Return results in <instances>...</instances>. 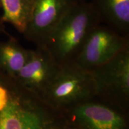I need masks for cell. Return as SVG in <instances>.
I'll list each match as a JSON object with an SVG mask.
<instances>
[{
    "label": "cell",
    "instance_id": "cell-1",
    "mask_svg": "<svg viewBox=\"0 0 129 129\" xmlns=\"http://www.w3.org/2000/svg\"><path fill=\"white\" fill-rule=\"evenodd\" d=\"M63 117L0 72V129H58Z\"/></svg>",
    "mask_w": 129,
    "mask_h": 129
},
{
    "label": "cell",
    "instance_id": "cell-2",
    "mask_svg": "<svg viewBox=\"0 0 129 129\" xmlns=\"http://www.w3.org/2000/svg\"><path fill=\"white\" fill-rule=\"evenodd\" d=\"M100 23L90 1H77L51 32L45 47L60 66L74 62L90 32Z\"/></svg>",
    "mask_w": 129,
    "mask_h": 129
},
{
    "label": "cell",
    "instance_id": "cell-3",
    "mask_svg": "<svg viewBox=\"0 0 129 129\" xmlns=\"http://www.w3.org/2000/svg\"><path fill=\"white\" fill-rule=\"evenodd\" d=\"M94 98L95 85L91 71L75 62L60 66L41 96L50 108L59 112Z\"/></svg>",
    "mask_w": 129,
    "mask_h": 129
},
{
    "label": "cell",
    "instance_id": "cell-4",
    "mask_svg": "<svg viewBox=\"0 0 129 129\" xmlns=\"http://www.w3.org/2000/svg\"><path fill=\"white\" fill-rule=\"evenodd\" d=\"M91 72L95 98L128 113L129 46Z\"/></svg>",
    "mask_w": 129,
    "mask_h": 129
},
{
    "label": "cell",
    "instance_id": "cell-5",
    "mask_svg": "<svg viewBox=\"0 0 129 129\" xmlns=\"http://www.w3.org/2000/svg\"><path fill=\"white\" fill-rule=\"evenodd\" d=\"M60 113L79 129H128V113L96 98Z\"/></svg>",
    "mask_w": 129,
    "mask_h": 129
},
{
    "label": "cell",
    "instance_id": "cell-6",
    "mask_svg": "<svg viewBox=\"0 0 129 129\" xmlns=\"http://www.w3.org/2000/svg\"><path fill=\"white\" fill-rule=\"evenodd\" d=\"M128 46V37L100 23L90 32L74 62L91 71L109 62Z\"/></svg>",
    "mask_w": 129,
    "mask_h": 129
},
{
    "label": "cell",
    "instance_id": "cell-7",
    "mask_svg": "<svg viewBox=\"0 0 129 129\" xmlns=\"http://www.w3.org/2000/svg\"><path fill=\"white\" fill-rule=\"evenodd\" d=\"M77 0H36L29 23L23 34L36 45L45 47L48 37Z\"/></svg>",
    "mask_w": 129,
    "mask_h": 129
},
{
    "label": "cell",
    "instance_id": "cell-8",
    "mask_svg": "<svg viewBox=\"0 0 129 129\" xmlns=\"http://www.w3.org/2000/svg\"><path fill=\"white\" fill-rule=\"evenodd\" d=\"M60 68L46 47L37 46L35 50H29L28 60L14 78L23 87L41 98Z\"/></svg>",
    "mask_w": 129,
    "mask_h": 129
},
{
    "label": "cell",
    "instance_id": "cell-9",
    "mask_svg": "<svg viewBox=\"0 0 129 129\" xmlns=\"http://www.w3.org/2000/svg\"><path fill=\"white\" fill-rule=\"evenodd\" d=\"M104 22L122 36L129 35V0H89Z\"/></svg>",
    "mask_w": 129,
    "mask_h": 129
},
{
    "label": "cell",
    "instance_id": "cell-10",
    "mask_svg": "<svg viewBox=\"0 0 129 129\" xmlns=\"http://www.w3.org/2000/svg\"><path fill=\"white\" fill-rule=\"evenodd\" d=\"M4 11L3 21L24 34L31 19L36 0H0Z\"/></svg>",
    "mask_w": 129,
    "mask_h": 129
},
{
    "label": "cell",
    "instance_id": "cell-11",
    "mask_svg": "<svg viewBox=\"0 0 129 129\" xmlns=\"http://www.w3.org/2000/svg\"><path fill=\"white\" fill-rule=\"evenodd\" d=\"M29 50L17 42L9 41L0 44V72L16 77L28 60Z\"/></svg>",
    "mask_w": 129,
    "mask_h": 129
},
{
    "label": "cell",
    "instance_id": "cell-12",
    "mask_svg": "<svg viewBox=\"0 0 129 129\" xmlns=\"http://www.w3.org/2000/svg\"><path fill=\"white\" fill-rule=\"evenodd\" d=\"M58 129H79L76 126H75L70 122H69L67 119L64 118L63 116V119L60 125H59Z\"/></svg>",
    "mask_w": 129,
    "mask_h": 129
},
{
    "label": "cell",
    "instance_id": "cell-13",
    "mask_svg": "<svg viewBox=\"0 0 129 129\" xmlns=\"http://www.w3.org/2000/svg\"><path fill=\"white\" fill-rule=\"evenodd\" d=\"M78 1H89V0H77Z\"/></svg>",
    "mask_w": 129,
    "mask_h": 129
},
{
    "label": "cell",
    "instance_id": "cell-14",
    "mask_svg": "<svg viewBox=\"0 0 129 129\" xmlns=\"http://www.w3.org/2000/svg\"></svg>",
    "mask_w": 129,
    "mask_h": 129
}]
</instances>
